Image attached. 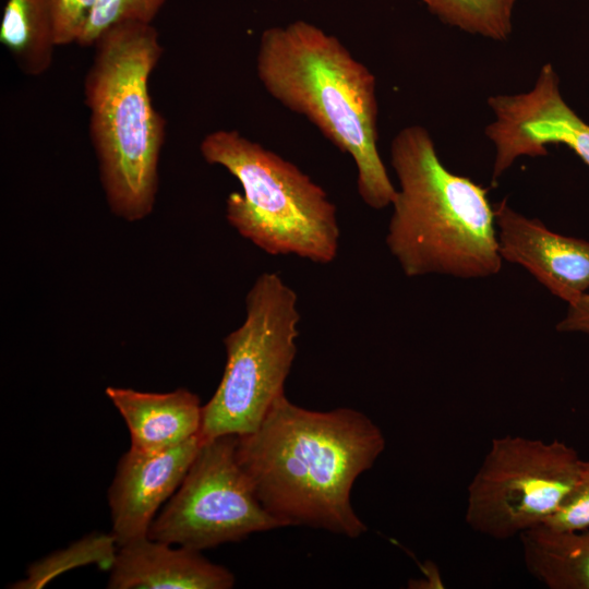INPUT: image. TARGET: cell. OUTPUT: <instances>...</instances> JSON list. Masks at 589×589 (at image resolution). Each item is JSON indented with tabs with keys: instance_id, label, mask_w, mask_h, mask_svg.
I'll return each mask as SVG.
<instances>
[{
	"instance_id": "cell-20",
	"label": "cell",
	"mask_w": 589,
	"mask_h": 589,
	"mask_svg": "<svg viewBox=\"0 0 589 589\" xmlns=\"http://www.w3.org/2000/svg\"><path fill=\"white\" fill-rule=\"evenodd\" d=\"M98 0H51L57 47L77 44Z\"/></svg>"
},
{
	"instance_id": "cell-13",
	"label": "cell",
	"mask_w": 589,
	"mask_h": 589,
	"mask_svg": "<svg viewBox=\"0 0 589 589\" xmlns=\"http://www.w3.org/2000/svg\"><path fill=\"white\" fill-rule=\"evenodd\" d=\"M105 393L128 426L132 448L164 450L200 434L203 405L187 388L148 393L108 386Z\"/></svg>"
},
{
	"instance_id": "cell-17",
	"label": "cell",
	"mask_w": 589,
	"mask_h": 589,
	"mask_svg": "<svg viewBox=\"0 0 589 589\" xmlns=\"http://www.w3.org/2000/svg\"><path fill=\"white\" fill-rule=\"evenodd\" d=\"M116 548L118 545L111 533L89 534L65 551L56 552L33 564L26 579L15 584L14 588H41L57 574L91 562L100 563V566L110 569L117 553Z\"/></svg>"
},
{
	"instance_id": "cell-7",
	"label": "cell",
	"mask_w": 589,
	"mask_h": 589,
	"mask_svg": "<svg viewBox=\"0 0 589 589\" xmlns=\"http://www.w3.org/2000/svg\"><path fill=\"white\" fill-rule=\"evenodd\" d=\"M581 462L577 450L558 440L493 438L467 488V525L496 540L543 525L575 486Z\"/></svg>"
},
{
	"instance_id": "cell-4",
	"label": "cell",
	"mask_w": 589,
	"mask_h": 589,
	"mask_svg": "<svg viewBox=\"0 0 589 589\" xmlns=\"http://www.w3.org/2000/svg\"><path fill=\"white\" fill-rule=\"evenodd\" d=\"M84 81L89 135L111 212L128 221L148 216L158 188L166 122L148 89L163 55L153 24L125 22L105 31Z\"/></svg>"
},
{
	"instance_id": "cell-5",
	"label": "cell",
	"mask_w": 589,
	"mask_h": 589,
	"mask_svg": "<svg viewBox=\"0 0 589 589\" xmlns=\"http://www.w3.org/2000/svg\"><path fill=\"white\" fill-rule=\"evenodd\" d=\"M200 151L207 164L224 167L241 184L242 193L226 200V218L241 237L271 255L317 264L335 260L336 206L300 168L235 130L208 133Z\"/></svg>"
},
{
	"instance_id": "cell-12",
	"label": "cell",
	"mask_w": 589,
	"mask_h": 589,
	"mask_svg": "<svg viewBox=\"0 0 589 589\" xmlns=\"http://www.w3.org/2000/svg\"><path fill=\"white\" fill-rule=\"evenodd\" d=\"M235 576L201 551L153 540L148 536L117 548L110 589H230Z\"/></svg>"
},
{
	"instance_id": "cell-10",
	"label": "cell",
	"mask_w": 589,
	"mask_h": 589,
	"mask_svg": "<svg viewBox=\"0 0 589 589\" xmlns=\"http://www.w3.org/2000/svg\"><path fill=\"white\" fill-rule=\"evenodd\" d=\"M203 443L199 434L158 452L130 447L120 457L108 489L110 533L118 546L148 536L154 518L181 484Z\"/></svg>"
},
{
	"instance_id": "cell-21",
	"label": "cell",
	"mask_w": 589,
	"mask_h": 589,
	"mask_svg": "<svg viewBox=\"0 0 589 589\" xmlns=\"http://www.w3.org/2000/svg\"><path fill=\"white\" fill-rule=\"evenodd\" d=\"M562 333H582L589 335V293L586 292L567 304L565 316L556 325Z\"/></svg>"
},
{
	"instance_id": "cell-2",
	"label": "cell",
	"mask_w": 589,
	"mask_h": 589,
	"mask_svg": "<svg viewBox=\"0 0 589 589\" xmlns=\"http://www.w3.org/2000/svg\"><path fill=\"white\" fill-rule=\"evenodd\" d=\"M255 67L273 98L350 155L361 200L374 209L392 205L397 189L377 149L374 74L337 37L305 21L265 29Z\"/></svg>"
},
{
	"instance_id": "cell-15",
	"label": "cell",
	"mask_w": 589,
	"mask_h": 589,
	"mask_svg": "<svg viewBox=\"0 0 589 589\" xmlns=\"http://www.w3.org/2000/svg\"><path fill=\"white\" fill-rule=\"evenodd\" d=\"M0 43L24 74L39 76L47 72L57 47L51 0H7Z\"/></svg>"
},
{
	"instance_id": "cell-14",
	"label": "cell",
	"mask_w": 589,
	"mask_h": 589,
	"mask_svg": "<svg viewBox=\"0 0 589 589\" xmlns=\"http://www.w3.org/2000/svg\"><path fill=\"white\" fill-rule=\"evenodd\" d=\"M527 570L550 589H589V528L557 531L544 526L519 536Z\"/></svg>"
},
{
	"instance_id": "cell-3",
	"label": "cell",
	"mask_w": 589,
	"mask_h": 589,
	"mask_svg": "<svg viewBox=\"0 0 589 589\" xmlns=\"http://www.w3.org/2000/svg\"><path fill=\"white\" fill-rule=\"evenodd\" d=\"M399 189L386 245L407 277L486 278L502 267L489 190L441 161L421 125L401 129L390 144Z\"/></svg>"
},
{
	"instance_id": "cell-8",
	"label": "cell",
	"mask_w": 589,
	"mask_h": 589,
	"mask_svg": "<svg viewBox=\"0 0 589 589\" xmlns=\"http://www.w3.org/2000/svg\"><path fill=\"white\" fill-rule=\"evenodd\" d=\"M237 438L223 435L202 444L154 518L151 539L202 551L283 527L261 504L240 466Z\"/></svg>"
},
{
	"instance_id": "cell-9",
	"label": "cell",
	"mask_w": 589,
	"mask_h": 589,
	"mask_svg": "<svg viewBox=\"0 0 589 589\" xmlns=\"http://www.w3.org/2000/svg\"><path fill=\"white\" fill-rule=\"evenodd\" d=\"M494 121L485 128L495 157V182L519 157L548 154L546 145L563 144L589 167V123L564 100L551 63L544 64L533 87L514 95L488 99Z\"/></svg>"
},
{
	"instance_id": "cell-16",
	"label": "cell",
	"mask_w": 589,
	"mask_h": 589,
	"mask_svg": "<svg viewBox=\"0 0 589 589\" xmlns=\"http://www.w3.org/2000/svg\"><path fill=\"white\" fill-rule=\"evenodd\" d=\"M441 21L470 34L506 40L516 0H421Z\"/></svg>"
},
{
	"instance_id": "cell-6",
	"label": "cell",
	"mask_w": 589,
	"mask_h": 589,
	"mask_svg": "<svg viewBox=\"0 0 589 589\" xmlns=\"http://www.w3.org/2000/svg\"><path fill=\"white\" fill-rule=\"evenodd\" d=\"M300 313L296 291L278 273L256 277L245 299V318L224 339L226 365L203 406L200 436L254 432L285 383L297 354Z\"/></svg>"
},
{
	"instance_id": "cell-11",
	"label": "cell",
	"mask_w": 589,
	"mask_h": 589,
	"mask_svg": "<svg viewBox=\"0 0 589 589\" xmlns=\"http://www.w3.org/2000/svg\"><path fill=\"white\" fill-rule=\"evenodd\" d=\"M503 261L527 269L553 296L574 302L589 289V241L563 236L528 218L504 199L494 206Z\"/></svg>"
},
{
	"instance_id": "cell-19",
	"label": "cell",
	"mask_w": 589,
	"mask_h": 589,
	"mask_svg": "<svg viewBox=\"0 0 589 589\" xmlns=\"http://www.w3.org/2000/svg\"><path fill=\"white\" fill-rule=\"evenodd\" d=\"M557 531H576L589 528V460H582L575 486L543 525Z\"/></svg>"
},
{
	"instance_id": "cell-1",
	"label": "cell",
	"mask_w": 589,
	"mask_h": 589,
	"mask_svg": "<svg viewBox=\"0 0 589 589\" xmlns=\"http://www.w3.org/2000/svg\"><path fill=\"white\" fill-rule=\"evenodd\" d=\"M237 436L240 466L283 527L350 539L366 532L351 490L385 448L381 429L366 414L352 408L310 410L283 394L254 432Z\"/></svg>"
},
{
	"instance_id": "cell-18",
	"label": "cell",
	"mask_w": 589,
	"mask_h": 589,
	"mask_svg": "<svg viewBox=\"0 0 589 589\" xmlns=\"http://www.w3.org/2000/svg\"><path fill=\"white\" fill-rule=\"evenodd\" d=\"M166 0H98L77 43L89 47L108 28L125 22L153 24Z\"/></svg>"
}]
</instances>
